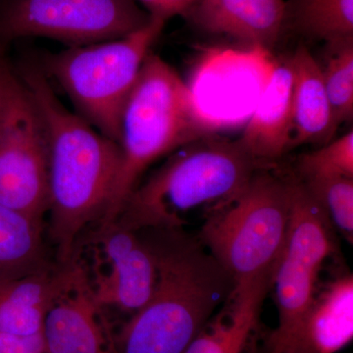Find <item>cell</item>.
<instances>
[{
    "label": "cell",
    "mask_w": 353,
    "mask_h": 353,
    "mask_svg": "<svg viewBox=\"0 0 353 353\" xmlns=\"http://www.w3.org/2000/svg\"><path fill=\"white\" fill-rule=\"evenodd\" d=\"M13 67L46 127L50 236L58 263H67L77 252L80 234L105 215L119 169V145L65 108L34 55Z\"/></svg>",
    "instance_id": "6da1fadb"
},
{
    "label": "cell",
    "mask_w": 353,
    "mask_h": 353,
    "mask_svg": "<svg viewBox=\"0 0 353 353\" xmlns=\"http://www.w3.org/2000/svg\"><path fill=\"white\" fill-rule=\"evenodd\" d=\"M152 245V297L116 334L118 353H185L234 287L233 277L183 228L139 230Z\"/></svg>",
    "instance_id": "7a4b0ae2"
},
{
    "label": "cell",
    "mask_w": 353,
    "mask_h": 353,
    "mask_svg": "<svg viewBox=\"0 0 353 353\" xmlns=\"http://www.w3.org/2000/svg\"><path fill=\"white\" fill-rule=\"evenodd\" d=\"M216 131L217 127L199 110L182 77L150 53L123 111L119 169L108 210L97 229L115 221L150 165Z\"/></svg>",
    "instance_id": "3957f363"
},
{
    "label": "cell",
    "mask_w": 353,
    "mask_h": 353,
    "mask_svg": "<svg viewBox=\"0 0 353 353\" xmlns=\"http://www.w3.org/2000/svg\"><path fill=\"white\" fill-rule=\"evenodd\" d=\"M259 164L239 139L215 134L196 139L171 153L138 185L115 221L134 230L183 228L188 213L239 196Z\"/></svg>",
    "instance_id": "277c9868"
},
{
    "label": "cell",
    "mask_w": 353,
    "mask_h": 353,
    "mask_svg": "<svg viewBox=\"0 0 353 353\" xmlns=\"http://www.w3.org/2000/svg\"><path fill=\"white\" fill-rule=\"evenodd\" d=\"M165 25L152 18L145 27L122 38L46 51L34 57L51 85L67 95L76 113L118 143L125 105Z\"/></svg>",
    "instance_id": "5b68a950"
},
{
    "label": "cell",
    "mask_w": 353,
    "mask_h": 353,
    "mask_svg": "<svg viewBox=\"0 0 353 353\" xmlns=\"http://www.w3.org/2000/svg\"><path fill=\"white\" fill-rule=\"evenodd\" d=\"M290 220V181L257 172L239 196L209 211L197 238L236 283L275 270Z\"/></svg>",
    "instance_id": "8992f818"
},
{
    "label": "cell",
    "mask_w": 353,
    "mask_h": 353,
    "mask_svg": "<svg viewBox=\"0 0 353 353\" xmlns=\"http://www.w3.org/2000/svg\"><path fill=\"white\" fill-rule=\"evenodd\" d=\"M290 220L284 250L273 283L278 326L259 353H283L312 303L325 261L336 252L334 229L301 180L290 181Z\"/></svg>",
    "instance_id": "52a82bcc"
},
{
    "label": "cell",
    "mask_w": 353,
    "mask_h": 353,
    "mask_svg": "<svg viewBox=\"0 0 353 353\" xmlns=\"http://www.w3.org/2000/svg\"><path fill=\"white\" fill-rule=\"evenodd\" d=\"M150 19L136 0H0V55L26 39L67 48L119 39Z\"/></svg>",
    "instance_id": "ba28073f"
},
{
    "label": "cell",
    "mask_w": 353,
    "mask_h": 353,
    "mask_svg": "<svg viewBox=\"0 0 353 353\" xmlns=\"http://www.w3.org/2000/svg\"><path fill=\"white\" fill-rule=\"evenodd\" d=\"M0 203L41 222L48 213L46 127L16 72L0 108Z\"/></svg>",
    "instance_id": "9c48e42d"
},
{
    "label": "cell",
    "mask_w": 353,
    "mask_h": 353,
    "mask_svg": "<svg viewBox=\"0 0 353 353\" xmlns=\"http://www.w3.org/2000/svg\"><path fill=\"white\" fill-rule=\"evenodd\" d=\"M92 243L94 262L88 277L97 301L131 317L148 303L157 285L152 245L139 230L117 221L97 229Z\"/></svg>",
    "instance_id": "30bf717a"
},
{
    "label": "cell",
    "mask_w": 353,
    "mask_h": 353,
    "mask_svg": "<svg viewBox=\"0 0 353 353\" xmlns=\"http://www.w3.org/2000/svg\"><path fill=\"white\" fill-rule=\"evenodd\" d=\"M59 265V284L41 332L46 353H118L116 334L78 252Z\"/></svg>",
    "instance_id": "8fae6325"
},
{
    "label": "cell",
    "mask_w": 353,
    "mask_h": 353,
    "mask_svg": "<svg viewBox=\"0 0 353 353\" xmlns=\"http://www.w3.org/2000/svg\"><path fill=\"white\" fill-rule=\"evenodd\" d=\"M285 15V0H197L183 18L204 34L271 50L287 29Z\"/></svg>",
    "instance_id": "7c38bea8"
},
{
    "label": "cell",
    "mask_w": 353,
    "mask_h": 353,
    "mask_svg": "<svg viewBox=\"0 0 353 353\" xmlns=\"http://www.w3.org/2000/svg\"><path fill=\"white\" fill-rule=\"evenodd\" d=\"M274 272L234 283L226 301L202 327L185 353H255L253 340Z\"/></svg>",
    "instance_id": "4fadbf2b"
},
{
    "label": "cell",
    "mask_w": 353,
    "mask_h": 353,
    "mask_svg": "<svg viewBox=\"0 0 353 353\" xmlns=\"http://www.w3.org/2000/svg\"><path fill=\"white\" fill-rule=\"evenodd\" d=\"M353 339V276L341 274L316 292L283 353H338Z\"/></svg>",
    "instance_id": "5bb4252c"
},
{
    "label": "cell",
    "mask_w": 353,
    "mask_h": 353,
    "mask_svg": "<svg viewBox=\"0 0 353 353\" xmlns=\"http://www.w3.org/2000/svg\"><path fill=\"white\" fill-rule=\"evenodd\" d=\"M292 129V72L287 60L274 69L239 139L260 163L271 162L290 150Z\"/></svg>",
    "instance_id": "9a60e30c"
},
{
    "label": "cell",
    "mask_w": 353,
    "mask_h": 353,
    "mask_svg": "<svg viewBox=\"0 0 353 353\" xmlns=\"http://www.w3.org/2000/svg\"><path fill=\"white\" fill-rule=\"evenodd\" d=\"M288 60L292 72L290 150L303 145H325L334 139L340 125L325 88L321 66L305 46H299Z\"/></svg>",
    "instance_id": "2e32d148"
},
{
    "label": "cell",
    "mask_w": 353,
    "mask_h": 353,
    "mask_svg": "<svg viewBox=\"0 0 353 353\" xmlns=\"http://www.w3.org/2000/svg\"><path fill=\"white\" fill-rule=\"evenodd\" d=\"M60 265L0 282V334L34 336L59 284Z\"/></svg>",
    "instance_id": "e0dca14e"
},
{
    "label": "cell",
    "mask_w": 353,
    "mask_h": 353,
    "mask_svg": "<svg viewBox=\"0 0 353 353\" xmlns=\"http://www.w3.org/2000/svg\"><path fill=\"white\" fill-rule=\"evenodd\" d=\"M43 222L0 203V282L50 265L46 259Z\"/></svg>",
    "instance_id": "ac0fdd59"
},
{
    "label": "cell",
    "mask_w": 353,
    "mask_h": 353,
    "mask_svg": "<svg viewBox=\"0 0 353 353\" xmlns=\"http://www.w3.org/2000/svg\"><path fill=\"white\" fill-rule=\"evenodd\" d=\"M285 26L326 43L353 38V0H288Z\"/></svg>",
    "instance_id": "d6986e66"
},
{
    "label": "cell",
    "mask_w": 353,
    "mask_h": 353,
    "mask_svg": "<svg viewBox=\"0 0 353 353\" xmlns=\"http://www.w3.org/2000/svg\"><path fill=\"white\" fill-rule=\"evenodd\" d=\"M323 80L339 125L353 117V38L326 43Z\"/></svg>",
    "instance_id": "ffe728a7"
},
{
    "label": "cell",
    "mask_w": 353,
    "mask_h": 353,
    "mask_svg": "<svg viewBox=\"0 0 353 353\" xmlns=\"http://www.w3.org/2000/svg\"><path fill=\"white\" fill-rule=\"evenodd\" d=\"M301 181L323 209L334 231L340 232L352 243L353 179L334 176Z\"/></svg>",
    "instance_id": "44dd1931"
},
{
    "label": "cell",
    "mask_w": 353,
    "mask_h": 353,
    "mask_svg": "<svg viewBox=\"0 0 353 353\" xmlns=\"http://www.w3.org/2000/svg\"><path fill=\"white\" fill-rule=\"evenodd\" d=\"M299 179L345 176L353 179V131L332 139L319 150L301 155L299 160Z\"/></svg>",
    "instance_id": "7402d4cb"
},
{
    "label": "cell",
    "mask_w": 353,
    "mask_h": 353,
    "mask_svg": "<svg viewBox=\"0 0 353 353\" xmlns=\"http://www.w3.org/2000/svg\"><path fill=\"white\" fill-rule=\"evenodd\" d=\"M148 15L155 19L167 21L181 16L183 17L197 0H136Z\"/></svg>",
    "instance_id": "603a6c76"
},
{
    "label": "cell",
    "mask_w": 353,
    "mask_h": 353,
    "mask_svg": "<svg viewBox=\"0 0 353 353\" xmlns=\"http://www.w3.org/2000/svg\"><path fill=\"white\" fill-rule=\"evenodd\" d=\"M0 353H46L43 333L34 336L0 334Z\"/></svg>",
    "instance_id": "cb8c5ba5"
},
{
    "label": "cell",
    "mask_w": 353,
    "mask_h": 353,
    "mask_svg": "<svg viewBox=\"0 0 353 353\" xmlns=\"http://www.w3.org/2000/svg\"><path fill=\"white\" fill-rule=\"evenodd\" d=\"M14 74L15 72L12 63L6 59V55H0V108Z\"/></svg>",
    "instance_id": "d4e9b609"
},
{
    "label": "cell",
    "mask_w": 353,
    "mask_h": 353,
    "mask_svg": "<svg viewBox=\"0 0 353 353\" xmlns=\"http://www.w3.org/2000/svg\"><path fill=\"white\" fill-rule=\"evenodd\" d=\"M255 353H257V350H256V352H255Z\"/></svg>",
    "instance_id": "484cf974"
}]
</instances>
